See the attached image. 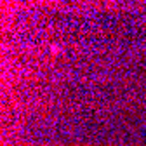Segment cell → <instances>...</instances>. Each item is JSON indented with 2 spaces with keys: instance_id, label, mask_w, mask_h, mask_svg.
Returning a JSON list of instances; mask_svg holds the SVG:
<instances>
[{
  "instance_id": "1",
  "label": "cell",
  "mask_w": 146,
  "mask_h": 146,
  "mask_svg": "<svg viewBox=\"0 0 146 146\" xmlns=\"http://www.w3.org/2000/svg\"><path fill=\"white\" fill-rule=\"evenodd\" d=\"M51 52H54V54H56V52H59V49H57V45H52V47H51Z\"/></svg>"
}]
</instances>
